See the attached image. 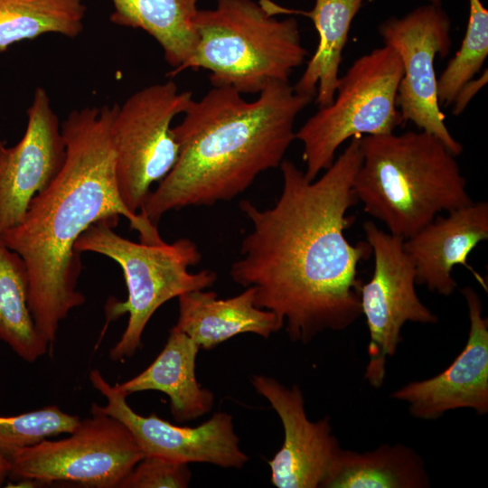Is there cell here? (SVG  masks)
Returning a JSON list of instances; mask_svg holds the SVG:
<instances>
[{
    "mask_svg": "<svg viewBox=\"0 0 488 488\" xmlns=\"http://www.w3.org/2000/svg\"><path fill=\"white\" fill-rule=\"evenodd\" d=\"M86 13L83 0H0V52L45 33L75 38Z\"/></svg>",
    "mask_w": 488,
    "mask_h": 488,
    "instance_id": "obj_23",
    "label": "cell"
},
{
    "mask_svg": "<svg viewBox=\"0 0 488 488\" xmlns=\"http://www.w3.org/2000/svg\"><path fill=\"white\" fill-rule=\"evenodd\" d=\"M488 56V10L481 0H469V17L460 49L437 79L439 105H452L461 88L473 80Z\"/></svg>",
    "mask_w": 488,
    "mask_h": 488,
    "instance_id": "obj_24",
    "label": "cell"
},
{
    "mask_svg": "<svg viewBox=\"0 0 488 488\" xmlns=\"http://www.w3.org/2000/svg\"><path fill=\"white\" fill-rule=\"evenodd\" d=\"M0 340L28 362L50 347L38 333L29 308V276L22 257L0 236Z\"/></svg>",
    "mask_w": 488,
    "mask_h": 488,
    "instance_id": "obj_22",
    "label": "cell"
},
{
    "mask_svg": "<svg viewBox=\"0 0 488 488\" xmlns=\"http://www.w3.org/2000/svg\"><path fill=\"white\" fill-rule=\"evenodd\" d=\"M200 348L174 326L166 343L154 361L130 380L115 384L128 396L145 390H157L170 399V410L178 422L191 421L210 412L213 393L202 388L196 379V357Z\"/></svg>",
    "mask_w": 488,
    "mask_h": 488,
    "instance_id": "obj_18",
    "label": "cell"
},
{
    "mask_svg": "<svg viewBox=\"0 0 488 488\" xmlns=\"http://www.w3.org/2000/svg\"><path fill=\"white\" fill-rule=\"evenodd\" d=\"M487 70L477 79H473L465 83L456 94L453 101V114H461L473 97L487 83Z\"/></svg>",
    "mask_w": 488,
    "mask_h": 488,
    "instance_id": "obj_27",
    "label": "cell"
},
{
    "mask_svg": "<svg viewBox=\"0 0 488 488\" xmlns=\"http://www.w3.org/2000/svg\"><path fill=\"white\" fill-rule=\"evenodd\" d=\"M430 3L440 4V0H427Z\"/></svg>",
    "mask_w": 488,
    "mask_h": 488,
    "instance_id": "obj_29",
    "label": "cell"
},
{
    "mask_svg": "<svg viewBox=\"0 0 488 488\" xmlns=\"http://www.w3.org/2000/svg\"><path fill=\"white\" fill-rule=\"evenodd\" d=\"M402 75L399 56L388 45L352 62L339 78L332 103L318 108L296 131L308 180L332 165L336 151L348 139L394 131L401 122L396 99Z\"/></svg>",
    "mask_w": 488,
    "mask_h": 488,
    "instance_id": "obj_7",
    "label": "cell"
},
{
    "mask_svg": "<svg viewBox=\"0 0 488 488\" xmlns=\"http://www.w3.org/2000/svg\"><path fill=\"white\" fill-rule=\"evenodd\" d=\"M421 456L402 444L358 453L341 449L322 488H427Z\"/></svg>",
    "mask_w": 488,
    "mask_h": 488,
    "instance_id": "obj_20",
    "label": "cell"
},
{
    "mask_svg": "<svg viewBox=\"0 0 488 488\" xmlns=\"http://www.w3.org/2000/svg\"><path fill=\"white\" fill-rule=\"evenodd\" d=\"M92 386L107 399L92 404L90 413L108 415L130 431L145 455L160 456L183 464L206 463L223 468H242L249 456L239 446L231 415L219 411L195 427H180L159 418L134 411L127 395L110 385L98 370L89 373Z\"/></svg>",
    "mask_w": 488,
    "mask_h": 488,
    "instance_id": "obj_12",
    "label": "cell"
},
{
    "mask_svg": "<svg viewBox=\"0 0 488 488\" xmlns=\"http://www.w3.org/2000/svg\"><path fill=\"white\" fill-rule=\"evenodd\" d=\"M361 163L353 189L364 211L404 239L441 212L470 204L454 155L426 131L359 137Z\"/></svg>",
    "mask_w": 488,
    "mask_h": 488,
    "instance_id": "obj_4",
    "label": "cell"
},
{
    "mask_svg": "<svg viewBox=\"0 0 488 488\" xmlns=\"http://www.w3.org/2000/svg\"><path fill=\"white\" fill-rule=\"evenodd\" d=\"M231 87L192 99L172 127L177 161L140 213L157 225L164 214L230 202L262 173L279 167L296 140L295 122L313 98L289 81H270L251 101Z\"/></svg>",
    "mask_w": 488,
    "mask_h": 488,
    "instance_id": "obj_3",
    "label": "cell"
},
{
    "mask_svg": "<svg viewBox=\"0 0 488 488\" xmlns=\"http://www.w3.org/2000/svg\"><path fill=\"white\" fill-rule=\"evenodd\" d=\"M70 436L42 440L13 452L8 477L37 483L70 482L116 488L145 456L126 426L115 418L91 413Z\"/></svg>",
    "mask_w": 488,
    "mask_h": 488,
    "instance_id": "obj_9",
    "label": "cell"
},
{
    "mask_svg": "<svg viewBox=\"0 0 488 488\" xmlns=\"http://www.w3.org/2000/svg\"><path fill=\"white\" fill-rule=\"evenodd\" d=\"M363 230L374 256L372 276L362 284L360 296L370 334L364 378L380 388L387 360L402 341L403 325L407 322L436 324L438 318L416 292V270L405 251L404 239L380 230L372 221H366Z\"/></svg>",
    "mask_w": 488,
    "mask_h": 488,
    "instance_id": "obj_10",
    "label": "cell"
},
{
    "mask_svg": "<svg viewBox=\"0 0 488 488\" xmlns=\"http://www.w3.org/2000/svg\"><path fill=\"white\" fill-rule=\"evenodd\" d=\"M275 16L253 0H217L212 9H198L194 51L167 75L207 70L212 87H231L241 94H258L270 81H289L307 51L297 20Z\"/></svg>",
    "mask_w": 488,
    "mask_h": 488,
    "instance_id": "obj_5",
    "label": "cell"
},
{
    "mask_svg": "<svg viewBox=\"0 0 488 488\" xmlns=\"http://www.w3.org/2000/svg\"><path fill=\"white\" fill-rule=\"evenodd\" d=\"M27 126L14 146L0 141V234L23 219L32 200L61 170L66 145L46 89L38 87L26 110Z\"/></svg>",
    "mask_w": 488,
    "mask_h": 488,
    "instance_id": "obj_13",
    "label": "cell"
},
{
    "mask_svg": "<svg viewBox=\"0 0 488 488\" xmlns=\"http://www.w3.org/2000/svg\"><path fill=\"white\" fill-rule=\"evenodd\" d=\"M365 0H314L310 11L295 14L310 18L318 33V44L294 89L315 97L318 108L332 103L339 80L342 54L351 24Z\"/></svg>",
    "mask_w": 488,
    "mask_h": 488,
    "instance_id": "obj_19",
    "label": "cell"
},
{
    "mask_svg": "<svg viewBox=\"0 0 488 488\" xmlns=\"http://www.w3.org/2000/svg\"><path fill=\"white\" fill-rule=\"evenodd\" d=\"M250 382L277 412L284 428L283 445L267 461L272 484L277 488L322 487L342 449L329 418L316 422L308 419L305 398L296 384L286 388L261 374L252 375Z\"/></svg>",
    "mask_w": 488,
    "mask_h": 488,
    "instance_id": "obj_14",
    "label": "cell"
},
{
    "mask_svg": "<svg viewBox=\"0 0 488 488\" xmlns=\"http://www.w3.org/2000/svg\"><path fill=\"white\" fill-rule=\"evenodd\" d=\"M461 293L470 324L464 350L441 373L409 382L390 395L407 402L417 418L435 420L457 408H471L479 415L488 412V319L474 289L465 286Z\"/></svg>",
    "mask_w": 488,
    "mask_h": 488,
    "instance_id": "obj_15",
    "label": "cell"
},
{
    "mask_svg": "<svg viewBox=\"0 0 488 488\" xmlns=\"http://www.w3.org/2000/svg\"><path fill=\"white\" fill-rule=\"evenodd\" d=\"M488 239V202H473L464 207L437 215L414 235L404 239V249L416 270L417 285L432 292L450 296L457 285L452 277L455 266L471 270L479 283L484 280L467 259L480 242Z\"/></svg>",
    "mask_w": 488,
    "mask_h": 488,
    "instance_id": "obj_16",
    "label": "cell"
},
{
    "mask_svg": "<svg viewBox=\"0 0 488 488\" xmlns=\"http://www.w3.org/2000/svg\"><path fill=\"white\" fill-rule=\"evenodd\" d=\"M114 24L141 29L161 46L172 70L192 54L197 34L193 24L198 0H111Z\"/></svg>",
    "mask_w": 488,
    "mask_h": 488,
    "instance_id": "obj_21",
    "label": "cell"
},
{
    "mask_svg": "<svg viewBox=\"0 0 488 488\" xmlns=\"http://www.w3.org/2000/svg\"><path fill=\"white\" fill-rule=\"evenodd\" d=\"M192 99L172 80L133 93L117 106L111 124L117 189L126 206L138 213L153 183L174 166L179 146L172 130L174 118Z\"/></svg>",
    "mask_w": 488,
    "mask_h": 488,
    "instance_id": "obj_8",
    "label": "cell"
},
{
    "mask_svg": "<svg viewBox=\"0 0 488 488\" xmlns=\"http://www.w3.org/2000/svg\"><path fill=\"white\" fill-rule=\"evenodd\" d=\"M361 163L359 137L313 181L284 159L282 191L272 207L239 202L252 229L230 277L255 289V305L272 312L294 343L344 330L361 315L358 266L372 251L367 241L352 244L344 233L352 222L348 211L358 202L353 181Z\"/></svg>",
    "mask_w": 488,
    "mask_h": 488,
    "instance_id": "obj_1",
    "label": "cell"
},
{
    "mask_svg": "<svg viewBox=\"0 0 488 488\" xmlns=\"http://www.w3.org/2000/svg\"><path fill=\"white\" fill-rule=\"evenodd\" d=\"M117 106L86 107L69 113L61 124L66 145L61 170L32 200L22 221L0 234L24 261L29 308L38 333L50 345L61 322L85 303L77 289L82 264L75 243L89 227L100 221L117 224L124 216L138 231L140 242H164L157 225L131 211L120 197L110 131Z\"/></svg>",
    "mask_w": 488,
    "mask_h": 488,
    "instance_id": "obj_2",
    "label": "cell"
},
{
    "mask_svg": "<svg viewBox=\"0 0 488 488\" xmlns=\"http://www.w3.org/2000/svg\"><path fill=\"white\" fill-rule=\"evenodd\" d=\"M9 473V462L6 458L0 455V486L8 477Z\"/></svg>",
    "mask_w": 488,
    "mask_h": 488,
    "instance_id": "obj_28",
    "label": "cell"
},
{
    "mask_svg": "<svg viewBox=\"0 0 488 488\" xmlns=\"http://www.w3.org/2000/svg\"><path fill=\"white\" fill-rule=\"evenodd\" d=\"M385 45L395 50L403 75L396 103L403 122L438 137L455 155L463 152L445 124L437 99L435 58L446 56L451 46V22L440 4L428 3L401 17H390L379 27Z\"/></svg>",
    "mask_w": 488,
    "mask_h": 488,
    "instance_id": "obj_11",
    "label": "cell"
},
{
    "mask_svg": "<svg viewBox=\"0 0 488 488\" xmlns=\"http://www.w3.org/2000/svg\"><path fill=\"white\" fill-rule=\"evenodd\" d=\"M80 420L55 405L18 416L0 417V455L7 459L15 450L33 446L49 436L70 434Z\"/></svg>",
    "mask_w": 488,
    "mask_h": 488,
    "instance_id": "obj_25",
    "label": "cell"
},
{
    "mask_svg": "<svg viewBox=\"0 0 488 488\" xmlns=\"http://www.w3.org/2000/svg\"><path fill=\"white\" fill-rule=\"evenodd\" d=\"M178 301L174 327L188 335L200 349H213L241 333L267 339L282 328L272 312L255 305L253 287L226 299L218 298L213 291L194 290L182 294Z\"/></svg>",
    "mask_w": 488,
    "mask_h": 488,
    "instance_id": "obj_17",
    "label": "cell"
},
{
    "mask_svg": "<svg viewBox=\"0 0 488 488\" xmlns=\"http://www.w3.org/2000/svg\"><path fill=\"white\" fill-rule=\"evenodd\" d=\"M116 223L100 221L89 227L77 239L75 249L110 258L122 268L127 288L125 302L111 305V316L128 313L121 337L109 351L112 361L132 357L142 346L144 330L155 311L183 293L211 287L217 274L209 269L189 270L202 255L190 239L172 243L145 244L131 241L114 231Z\"/></svg>",
    "mask_w": 488,
    "mask_h": 488,
    "instance_id": "obj_6",
    "label": "cell"
},
{
    "mask_svg": "<svg viewBox=\"0 0 488 488\" xmlns=\"http://www.w3.org/2000/svg\"><path fill=\"white\" fill-rule=\"evenodd\" d=\"M191 479L188 464L145 455L117 488H186Z\"/></svg>",
    "mask_w": 488,
    "mask_h": 488,
    "instance_id": "obj_26",
    "label": "cell"
}]
</instances>
